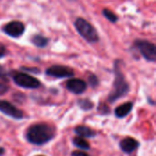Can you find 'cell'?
Here are the masks:
<instances>
[{"label": "cell", "mask_w": 156, "mask_h": 156, "mask_svg": "<svg viewBox=\"0 0 156 156\" xmlns=\"http://www.w3.org/2000/svg\"><path fill=\"white\" fill-rule=\"evenodd\" d=\"M56 130L48 123H36L26 132V139L34 145H44L54 139Z\"/></svg>", "instance_id": "6da1fadb"}, {"label": "cell", "mask_w": 156, "mask_h": 156, "mask_svg": "<svg viewBox=\"0 0 156 156\" xmlns=\"http://www.w3.org/2000/svg\"><path fill=\"white\" fill-rule=\"evenodd\" d=\"M114 73L115 79L113 82V88L108 97V101L111 103L115 102L119 99L124 97L130 91V86L126 81L120 66L118 65V61H116L114 65Z\"/></svg>", "instance_id": "7a4b0ae2"}, {"label": "cell", "mask_w": 156, "mask_h": 156, "mask_svg": "<svg viewBox=\"0 0 156 156\" xmlns=\"http://www.w3.org/2000/svg\"><path fill=\"white\" fill-rule=\"evenodd\" d=\"M75 27L79 34L89 43H96L99 40V35L95 27L84 18H77L75 21Z\"/></svg>", "instance_id": "3957f363"}, {"label": "cell", "mask_w": 156, "mask_h": 156, "mask_svg": "<svg viewBox=\"0 0 156 156\" xmlns=\"http://www.w3.org/2000/svg\"><path fill=\"white\" fill-rule=\"evenodd\" d=\"M13 80L17 86L25 89H37L40 86V82L37 79L27 73H16L13 76Z\"/></svg>", "instance_id": "277c9868"}, {"label": "cell", "mask_w": 156, "mask_h": 156, "mask_svg": "<svg viewBox=\"0 0 156 156\" xmlns=\"http://www.w3.org/2000/svg\"><path fill=\"white\" fill-rule=\"evenodd\" d=\"M135 46L142 54V56L149 61H155L156 59V48L154 44H153L150 41L147 40H136L135 41Z\"/></svg>", "instance_id": "5b68a950"}, {"label": "cell", "mask_w": 156, "mask_h": 156, "mask_svg": "<svg viewBox=\"0 0 156 156\" xmlns=\"http://www.w3.org/2000/svg\"><path fill=\"white\" fill-rule=\"evenodd\" d=\"M0 112L15 120H22L24 118V112L6 101H0Z\"/></svg>", "instance_id": "8992f818"}, {"label": "cell", "mask_w": 156, "mask_h": 156, "mask_svg": "<svg viewBox=\"0 0 156 156\" xmlns=\"http://www.w3.org/2000/svg\"><path fill=\"white\" fill-rule=\"evenodd\" d=\"M46 74L50 76V77H54V78H58V79H63V78L72 77L74 75V71L70 68L66 67V66L54 65L46 70Z\"/></svg>", "instance_id": "52a82bcc"}, {"label": "cell", "mask_w": 156, "mask_h": 156, "mask_svg": "<svg viewBox=\"0 0 156 156\" xmlns=\"http://www.w3.org/2000/svg\"><path fill=\"white\" fill-rule=\"evenodd\" d=\"M3 30L12 37H19L25 31V26L20 21H11L4 27Z\"/></svg>", "instance_id": "ba28073f"}, {"label": "cell", "mask_w": 156, "mask_h": 156, "mask_svg": "<svg viewBox=\"0 0 156 156\" xmlns=\"http://www.w3.org/2000/svg\"><path fill=\"white\" fill-rule=\"evenodd\" d=\"M66 88L74 94H82L87 90V83L80 79H71L67 81Z\"/></svg>", "instance_id": "9c48e42d"}, {"label": "cell", "mask_w": 156, "mask_h": 156, "mask_svg": "<svg viewBox=\"0 0 156 156\" xmlns=\"http://www.w3.org/2000/svg\"><path fill=\"white\" fill-rule=\"evenodd\" d=\"M139 146H140V143L132 137H126L123 140H122V142L120 143V147L122 151L128 154L133 153L135 150L139 148Z\"/></svg>", "instance_id": "30bf717a"}, {"label": "cell", "mask_w": 156, "mask_h": 156, "mask_svg": "<svg viewBox=\"0 0 156 156\" xmlns=\"http://www.w3.org/2000/svg\"><path fill=\"white\" fill-rule=\"evenodd\" d=\"M133 103L129 101V102H125L120 106H118L115 111H114V113H115V116L117 118H120V119H122L124 117H126L132 111H133Z\"/></svg>", "instance_id": "8fae6325"}, {"label": "cell", "mask_w": 156, "mask_h": 156, "mask_svg": "<svg viewBox=\"0 0 156 156\" xmlns=\"http://www.w3.org/2000/svg\"><path fill=\"white\" fill-rule=\"evenodd\" d=\"M74 132L78 136L82 137V138H92V137H95L97 134L96 131L92 130L91 128H90L88 126H84V125L77 126L74 129Z\"/></svg>", "instance_id": "7c38bea8"}, {"label": "cell", "mask_w": 156, "mask_h": 156, "mask_svg": "<svg viewBox=\"0 0 156 156\" xmlns=\"http://www.w3.org/2000/svg\"><path fill=\"white\" fill-rule=\"evenodd\" d=\"M72 142H73V144H74L77 148H79V149H80V150L88 151V150L90 148V145L89 144V143H88L84 138H82V137H80V136L75 137V138L73 139Z\"/></svg>", "instance_id": "4fadbf2b"}, {"label": "cell", "mask_w": 156, "mask_h": 156, "mask_svg": "<svg viewBox=\"0 0 156 156\" xmlns=\"http://www.w3.org/2000/svg\"><path fill=\"white\" fill-rule=\"evenodd\" d=\"M32 42L34 43L35 46H37L38 48H44L48 45V39L47 37L41 36V35H36L32 38Z\"/></svg>", "instance_id": "5bb4252c"}, {"label": "cell", "mask_w": 156, "mask_h": 156, "mask_svg": "<svg viewBox=\"0 0 156 156\" xmlns=\"http://www.w3.org/2000/svg\"><path fill=\"white\" fill-rule=\"evenodd\" d=\"M78 105L80 106V109L84 110V111H90L93 108L94 104L93 102L89 100V99H81L78 101Z\"/></svg>", "instance_id": "9a60e30c"}, {"label": "cell", "mask_w": 156, "mask_h": 156, "mask_svg": "<svg viewBox=\"0 0 156 156\" xmlns=\"http://www.w3.org/2000/svg\"><path fill=\"white\" fill-rule=\"evenodd\" d=\"M102 14H103V16H104L110 22H112V23H115V22L118 20L117 16H116L112 11H111V10H109V9H107V8H105V9L102 10Z\"/></svg>", "instance_id": "2e32d148"}, {"label": "cell", "mask_w": 156, "mask_h": 156, "mask_svg": "<svg viewBox=\"0 0 156 156\" xmlns=\"http://www.w3.org/2000/svg\"><path fill=\"white\" fill-rule=\"evenodd\" d=\"M89 83H90V85L92 88H95V87L99 84V80H98V78H97L95 75L91 74V75L89 77Z\"/></svg>", "instance_id": "e0dca14e"}, {"label": "cell", "mask_w": 156, "mask_h": 156, "mask_svg": "<svg viewBox=\"0 0 156 156\" xmlns=\"http://www.w3.org/2000/svg\"><path fill=\"white\" fill-rule=\"evenodd\" d=\"M9 90V87L5 84V83H0V95H3L5 93H6Z\"/></svg>", "instance_id": "ac0fdd59"}, {"label": "cell", "mask_w": 156, "mask_h": 156, "mask_svg": "<svg viewBox=\"0 0 156 156\" xmlns=\"http://www.w3.org/2000/svg\"><path fill=\"white\" fill-rule=\"evenodd\" d=\"M71 156H89L86 153H84L83 151H74Z\"/></svg>", "instance_id": "d6986e66"}, {"label": "cell", "mask_w": 156, "mask_h": 156, "mask_svg": "<svg viewBox=\"0 0 156 156\" xmlns=\"http://www.w3.org/2000/svg\"><path fill=\"white\" fill-rule=\"evenodd\" d=\"M5 76H6L5 71V70H4V69L0 66V78H1V79H5Z\"/></svg>", "instance_id": "ffe728a7"}, {"label": "cell", "mask_w": 156, "mask_h": 156, "mask_svg": "<svg viewBox=\"0 0 156 156\" xmlns=\"http://www.w3.org/2000/svg\"><path fill=\"white\" fill-rule=\"evenodd\" d=\"M5 55V48L2 46H0V58L4 57Z\"/></svg>", "instance_id": "44dd1931"}, {"label": "cell", "mask_w": 156, "mask_h": 156, "mask_svg": "<svg viewBox=\"0 0 156 156\" xmlns=\"http://www.w3.org/2000/svg\"><path fill=\"white\" fill-rule=\"evenodd\" d=\"M4 154H5V149L3 147H0V156H3Z\"/></svg>", "instance_id": "7402d4cb"}, {"label": "cell", "mask_w": 156, "mask_h": 156, "mask_svg": "<svg viewBox=\"0 0 156 156\" xmlns=\"http://www.w3.org/2000/svg\"><path fill=\"white\" fill-rule=\"evenodd\" d=\"M39 156H43V155H39Z\"/></svg>", "instance_id": "603a6c76"}]
</instances>
